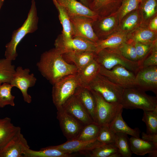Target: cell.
Listing matches in <instances>:
<instances>
[{"label":"cell","mask_w":157,"mask_h":157,"mask_svg":"<svg viewBox=\"0 0 157 157\" xmlns=\"http://www.w3.org/2000/svg\"><path fill=\"white\" fill-rule=\"evenodd\" d=\"M36 66L42 76L53 85L78 71L76 66L67 62L55 48L43 53Z\"/></svg>","instance_id":"cell-1"},{"label":"cell","mask_w":157,"mask_h":157,"mask_svg":"<svg viewBox=\"0 0 157 157\" xmlns=\"http://www.w3.org/2000/svg\"><path fill=\"white\" fill-rule=\"evenodd\" d=\"M38 19L35 1L32 0L31 8L26 19L20 27L13 31L10 41L5 46L6 58L11 61L16 59L18 56L17 51V46L27 34L37 30Z\"/></svg>","instance_id":"cell-2"},{"label":"cell","mask_w":157,"mask_h":157,"mask_svg":"<svg viewBox=\"0 0 157 157\" xmlns=\"http://www.w3.org/2000/svg\"><path fill=\"white\" fill-rule=\"evenodd\" d=\"M121 104L123 108L151 110L157 106V98L135 87L126 88L124 89Z\"/></svg>","instance_id":"cell-3"},{"label":"cell","mask_w":157,"mask_h":157,"mask_svg":"<svg viewBox=\"0 0 157 157\" xmlns=\"http://www.w3.org/2000/svg\"><path fill=\"white\" fill-rule=\"evenodd\" d=\"M99 94L107 101L121 104L124 88L98 74L86 88Z\"/></svg>","instance_id":"cell-4"},{"label":"cell","mask_w":157,"mask_h":157,"mask_svg":"<svg viewBox=\"0 0 157 157\" xmlns=\"http://www.w3.org/2000/svg\"><path fill=\"white\" fill-rule=\"evenodd\" d=\"M95 60L99 65L110 69L117 65H121L135 75L140 69L139 62L130 60L124 58L115 48H107L96 53Z\"/></svg>","instance_id":"cell-5"},{"label":"cell","mask_w":157,"mask_h":157,"mask_svg":"<svg viewBox=\"0 0 157 157\" xmlns=\"http://www.w3.org/2000/svg\"><path fill=\"white\" fill-rule=\"evenodd\" d=\"M52 89V100L57 109L62 107L73 95L76 88L80 86L76 73L66 76L53 84Z\"/></svg>","instance_id":"cell-6"},{"label":"cell","mask_w":157,"mask_h":157,"mask_svg":"<svg viewBox=\"0 0 157 157\" xmlns=\"http://www.w3.org/2000/svg\"><path fill=\"white\" fill-rule=\"evenodd\" d=\"M90 90L94 97L95 102L96 123L100 126H108L117 113L123 109L122 105L109 102L98 93Z\"/></svg>","instance_id":"cell-7"},{"label":"cell","mask_w":157,"mask_h":157,"mask_svg":"<svg viewBox=\"0 0 157 157\" xmlns=\"http://www.w3.org/2000/svg\"><path fill=\"white\" fill-rule=\"evenodd\" d=\"M29 148L20 129L0 144V157H23L24 153Z\"/></svg>","instance_id":"cell-8"},{"label":"cell","mask_w":157,"mask_h":157,"mask_svg":"<svg viewBox=\"0 0 157 157\" xmlns=\"http://www.w3.org/2000/svg\"><path fill=\"white\" fill-rule=\"evenodd\" d=\"M99 73L124 89L135 87V74L121 65H116L110 69L100 66Z\"/></svg>","instance_id":"cell-9"},{"label":"cell","mask_w":157,"mask_h":157,"mask_svg":"<svg viewBox=\"0 0 157 157\" xmlns=\"http://www.w3.org/2000/svg\"><path fill=\"white\" fill-rule=\"evenodd\" d=\"M30 72L28 68L17 67L10 83L13 87H16L20 90L24 101L28 104L31 103L32 97L28 93V89L34 86L37 81L34 74Z\"/></svg>","instance_id":"cell-10"},{"label":"cell","mask_w":157,"mask_h":157,"mask_svg":"<svg viewBox=\"0 0 157 157\" xmlns=\"http://www.w3.org/2000/svg\"><path fill=\"white\" fill-rule=\"evenodd\" d=\"M54 44L55 49L62 55L75 51H96L95 43L80 37L64 39L60 34L55 40Z\"/></svg>","instance_id":"cell-11"},{"label":"cell","mask_w":157,"mask_h":157,"mask_svg":"<svg viewBox=\"0 0 157 157\" xmlns=\"http://www.w3.org/2000/svg\"><path fill=\"white\" fill-rule=\"evenodd\" d=\"M135 87L142 91L157 94V66L140 68L135 74Z\"/></svg>","instance_id":"cell-12"},{"label":"cell","mask_w":157,"mask_h":157,"mask_svg":"<svg viewBox=\"0 0 157 157\" xmlns=\"http://www.w3.org/2000/svg\"><path fill=\"white\" fill-rule=\"evenodd\" d=\"M73 28V38L80 37L95 44L99 39L94 31L92 23L94 20L84 16L69 17Z\"/></svg>","instance_id":"cell-13"},{"label":"cell","mask_w":157,"mask_h":157,"mask_svg":"<svg viewBox=\"0 0 157 157\" xmlns=\"http://www.w3.org/2000/svg\"><path fill=\"white\" fill-rule=\"evenodd\" d=\"M57 110V118L64 135L67 140L75 138L84 126L62 107Z\"/></svg>","instance_id":"cell-14"},{"label":"cell","mask_w":157,"mask_h":157,"mask_svg":"<svg viewBox=\"0 0 157 157\" xmlns=\"http://www.w3.org/2000/svg\"><path fill=\"white\" fill-rule=\"evenodd\" d=\"M119 24L117 13L94 20L92 27L99 40H103L117 31Z\"/></svg>","instance_id":"cell-15"},{"label":"cell","mask_w":157,"mask_h":157,"mask_svg":"<svg viewBox=\"0 0 157 157\" xmlns=\"http://www.w3.org/2000/svg\"><path fill=\"white\" fill-rule=\"evenodd\" d=\"M62 107L84 126L94 122L87 110L74 94L65 102Z\"/></svg>","instance_id":"cell-16"},{"label":"cell","mask_w":157,"mask_h":157,"mask_svg":"<svg viewBox=\"0 0 157 157\" xmlns=\"http://www.w3.org/2000/svg\"><path fill=\"white\" fill-rule=\"evenodd\" d=\"M103 144L97 140L85 141L74 139L67 140L66 142L60 144L53 146L67 153L72 154L76 152H81L85 154Z\"/></svg>","instance_id":"cell-17"},{"label":"cell","mask_w":157,"mask_h":157,"mask_svg":"<svg viewBox=\"0 0 157 157\" xmlns=\"http://www.w3.org/2000/svg\"><path fill=\"white\" fill-rule=\"evenodd\" d=\"M57 3L63 7L69 17L82 16L96 20L98 16L89 8L76 0H56Z\"/></svg>","instance_id":"cell-18"},{"label":"cell","mask_w":157,"mask_h":157,"mask_svg":"<svg viewBox=\"0 0 157 157\" xmlns=\"http://www.w3.org/2000/svg\"><path fill=\"white\" fill-rule=\"evenodd\" d=\"M122 0H93L89 8L102 18L117 12Z\"/></svg>","instance_id":"cell-19"},{"label":"cell","mask_w":157,"mask_h":157,"mask_svg":"<svg viewBox=\"0 0 157 157\" xmlns=\"http://www.w3.org/2000/svg\"><path fill=\"white\" fill-rule=\"evenodd\" d=\"M96 53L90 51H75L62 55L67 63H73L78 70L81 69L95 59Z\"/></svg>","instance_id":"cell-20"},{"label":"cell","mask_w":157,"mask_h":157,"mask_svg":"<svg viewBox=\"0 0 157 157\" xmlns=\"http://www.w3.org/2000/svg\"><path fill=\"white\" fill-rule=\"evenodd\" d=\"M74 95L79 100L93 121L96 123L95 102L94 97L90 91L87 88L79 86L76 89Z\"/></svg>","instance_id":"cell-21"},{"label":"cell","mask_w":157,"mask_h":157,"mask_svg":"<svg viewBox=\"0 0 157 157\" xmlns=\"http://www.w3.org/2000/svg\"><path fill=\"white\" fill-rule=\"evenodd\" d=\"M127 40L134 43L151 44L157 41V32L149 29L147 26L140 25L127 34Z\"/></svg>","instance_id":"cell-22"},{"label":"cell","mask_w":157,"mask_h":157,"mask_svg":"<svg viewBox=\"0 0 157 157\" xmlns=\"http://www.w3.org/2000/svg\"><path fill=\"white\" fill-rule=\"evenodd\" d=\"M127 40V34L118 30L106 38L99 40L96 44V53L106 48H117Z\"/></svg>","instance_id":"cell-23"},{"label":"cell","mask_w":157,"mask_h":157,"mask_svg":"<svg viewBox=\"0 0 157 157\" xmlns=\"http://www.w3.org/2000/svg\"><path fill=\"white\" fill-rule=\"evenodd\" d=\"M100 66L94 59L84 67L78 70L76 74L80 86L86 88L87 87L99 73Z\"/></svg>","instance_id":"cell-24"},{"label":"cell","mask_w":157,"mask_h":157,"mask_svg":"<svg viewBox=\"0 0 157 157\" xmlns=\"http://www.w3.org/2000/svg\"><path fill=\"white\" fill-rule=\"evenodd\" d=\"M123 109L120 111L108 125L110 129L114 133H122L132 136L140 137V131L139 128L133 129L129 127L123 119L122 113Z\"/></svg>","instance_id":"cell-25"},{"label":"cell","mask_w":157,"mask_h":157,"mask_svg":"<svg viewBox=\"0 0 157 157\" xmlns=\"http://www.w3.org/2000/svg\"><path fill=\"white\" fill-rule=\"evenodd\" d=\"M141 26H147L150 21L157 15V0H142L139 6Z\"/></svg>","instance_id":"cell-26"},{"label":"cell","mask_w":157,"mask_h":157,"mask_svg":"<svg viewBox=\"0 0 157 157\" xmlns=\"http://www.w3.org/2000/svg\"><path fill=\"white\" fill-rule=\"evenodd\" d=\"M141 24V17L139 8L126 15L120 22L119 30L127 34Z\"/></svg>","instance_id":"cell-27"},{"label":"cell","mask_w":157,"mask_h":157,"mask_svg":"<svg viewBox=\"0 0 157 157\" xmlns=\"http://www.w3.org/2000/svg\"><path fill=\"white\" fill-rule=\"evenodd\" d=\"M72 154L64 152L56 148L53 146L41 149L39 150H34L29 148L24 153L23 157H70Z\"/></svg>","instance_id":"cell-28"},{"label":"cell","mask_w":157,"mask_h":157,"mask_svg":"<svg viewBox=\"0 0 157 157\" xmlns=\"http://www.w3.org/2000/svg\"><path fill=\"white\" fill-rule=\"evenodd\" d=\"M130 146L133 154L137 155L144 156L157 149L154 144L140 138L132 136L129 138Z\"/></svg>","instance_id":"cell-29"},{"label":"cell","mask_w":157,"mask_h":157,"mask_svg":"<svg viewBox=\"0 0 157 157\" xmlns=\"http://www.w3.org/2000/svg\"><path fill=\"white\" fill-rule=\"evenodd\" d=\"M90 157H120L114 143L103 144L85 153Z\"/></svg>","instance_id":"cell-30"},{"label":"cell","mask_w":157,"mask_h":157,"mask_svg":"<svg viewBox=\"0 0 157 157\" xmlns=\"http://www.w3.org/2000/svg\"><path fill=\"white\" fill-rule=\"evenodd\" d=\"M59 13V18L63 27L62 33L60 34L64 39L73 38V28L69 16L64 8L57 3L55 6Z\"/></svg>","instance_id":"cell-31"},{"label":"cell","mask_w":157,"mask_h":157,"mask_svg":"<svg viewBox=\"0 0 157 157\" xmlns=\"http://www.w3.org/2000/svg\"><path fill=\"white\" fill-rule=\"evenodd\" d=\"M113 143L117 148L121 157L131 156L133 153L128 135L122 133H115Z\"/></svg>","instance_id":"cell-32"},{"label":"cell","mask_w":157,"mask_h":157,"mask_svg":"<svg viewBox=\"0 0 157 157\" xmlns=\"http://www.w3.org/2000/svg\"><path fill=\"white\" fill-rule=\"evenodd\" d=\"M100 127L95 122L86 125L83 127L79 134L74 139L85 141L96 140Z\"/></svg>","instance_id":"cell-33"},{"label":"cell","mask_w":157,"mask_h":157,"mask_svg":"<svg viewBox=\"0 0 157 157\" xmlns=\"http://www.w3.org/2000/svg\"><path fill=\"white\" fill-rule=\"evenodd\" d=\"M20 129L19 127L13 124L10 118L6 117L0 119V144Z\"/></svg>","instance_id":"cell-34"},{"label":"cell","mask_w":157,"mask_h":157,"mask_svg":"<svg viewBox=\"0 0 157 157\" xmlns=\"http://www.w3.org/2000/svg\"><path fill=\"white\" fill-rule=\"evenodd\" d=\"M12 61L6 58L0 59V82L10 83L15 71Z\"/></svg>","instance_id":"cell-35"},{"label":"cell","mask_w":157,"mask_h":157,"mask_svg":"<svg viewBox=\"0 0 157 157\" xmlns=\"http://www.w3.org/2000/svg\"><path fill=\"white\" fill-rule=\"evenodd\" d=\"M142 121L146 126V133L157 134V106L153 110H143Z\"/></svg>","instance_id":"cell-36"},{"label":"cell","mask_w":157,"mask_h":157,"mask_svg":"<svg viewBox=\"0 0 157 157\" xmlns=\"http://www.w3.org/2000/svg\"><path fill=\"white\" fill-rule=\"evenodd\" d=\"M13 86L9 83H4L0 86V108L6 105L15 106V97L11 92Z\"/></svg>","instance_id":"cell-37"},{"label":"cell","mask_w":157,"mask_h":157,"mask_svg":"<svg viewBox=\"0 0 157 157\" xmlns=\"http://www.w3.org/2000/svg\"><path fill=\"white\" fill-rule=\"evenodd\" d=\"M141 2L140 0H122L121 6L117 12L119 23L126 15L138 9Z\"/></svg>","instance_id":"cell-38"},{"label":"cell","mask_w":157,"mask_h":157,"mask_svg":"<svg viewBox=\"0 0 157 157\" xmlns=\"http://www.w3.org/2000/svg\"><path fill=\"white\" fill-rule=\"evenodd\" d=\"M116 48L126 59L132 61L139 62L134 42L127 40Z\"/></svg>","instance_id":"cell-39"},{"label":"cell","mask_w":157,"mask_h":157,"mask_svg":"<svg viewBox=\"0 0 157 157\" xmlns=\"http://www.w3.org/2000/svg\"><path fill=\"white\" fill-rule=\"evenodd\" d=\"M115 134L108 125L101 126L97 140L104 144L113 143Z\"/></svg>","instance_id":"cell-40"},{"label":"cell","mask_w":157,"mask_h":157,"mask_svg":"<svg viewBox=\"0 0 157 157\" xmlns=\"http://www.w3.org/2000/svg\"><path fill=\"white\" fill-rule=\"evenodd\" d=\"M140 68L144 67L157 66V42L145 57L139 62Z\"/></svg>","instance_id":"cell-41"},{"label":"cell","mask_w":157,"mask_h":157,"mask_svg":"<svg viewBox=\"0 0 157 157\" xmlns=\"http://www.w3.org/2000/svg\"><path fill=\"white\" fill-rule=\"evenodd\" d=\"M156 42L157 41L151 44L134 42L139 62L142 61L145 57Z\"/></svg>","instance_id":"cell-42"},{"label":"cell","mask_w":157,"mask_h":157,"mask_svg":"<svg viewBox=\"0 0 157 157\" xmlns=\"http://www.w3.org/2000/svg\"><path fill=\"white\" fill-rule=\"evenodd\" d=\"M141 137L142 139L153 143L157 147V134H147L142 132Z\"/></svg>","instance_id":"cell-43"},{"label":"cell","mask_w":157,"mask_h":157,"mask_svg":"<svg viewBox=\"0 0 157 157\" xmlns=\"http://www.w3.org/2000/svg\"><path fill=\"white\" fill-rule=\"evenodd\" d=\"M147 27L151 31L157 32V15L150 21Z\"/></svg>","instance_id":"cell-44"},{"label":"cell","mask_w":157,"mask_h":157,"mask_svg":"<svg viewBox=\"0 0 157 157\" xmlns=\"http://www.w3.org/2000/svg\"><path fill=\"white\" fill-rule=\"evenodd\" d=\"M93 0H80L81 3L86 7L89 8Z\"/></svg>","instance_id":"cell-45"},{"label":"cell","mask_w":157,"mask_h":157,"mask_svg":"<svg viewBox=\"0 0 157 157\" xmlns=\"http://www.w3.org/2000/svg\"><path fill=\"white\" fill-rule=\"evenodd\" d=\"M149 154V156L151 157H157V149L155 150L148 154Z\"/></svg>","instance_id":"cell-46"},{"label":"cell","mask_w":157,"mask_h":157,"mask_svg":"<svg viewBox=\"0 0 157 157\" xmlns=\"http://www.w3.org/2000/svg\"><path fill=\"white\" fill-rule=\"evenodd\" d=\"M4 2V0H0V9Z\"/></svg>","instance_id":"cell-47"},{"label":"cell","mask_w":157,"mask_h":157,"mask_svg":"<svg viewBox=\"0 0 157 157\" xmlns=\"http://www.w3.org/2000/svg\"><path fill=\"white\" fill-rule=\"evenodd\" d=\"M53 2V3L54 4V5L56 6V5L57 4V2L56 1V0H52Z\"/></svg>","instance_id":"cell-48"},{"label":"cell","mask_w":157,"mask_h":157,"mask_svg":"<svg viewBox=\"0 0 157 157\" xmlns=\"http://www.w3.org/2000/svg\"><path fill=\"white\" fill-rule=\"evenodd\" d=\"M2 83L0 82V86L1 85Z\"/></svg>","instance_id":"cell-49"},{"label":"cell","mask_w":157,"mask_h":157,"mask_svg":"<svg viewBox=\"0 0 157 157\" xmlns=\"http://www.w3.org/2000/svg\"><path fill=\"white\" fill-rule=\"evenodd\" d=\"M140 1H141L142 0H140Z\"/></svg>","instance_id":"cell-50"}]
</instances>
